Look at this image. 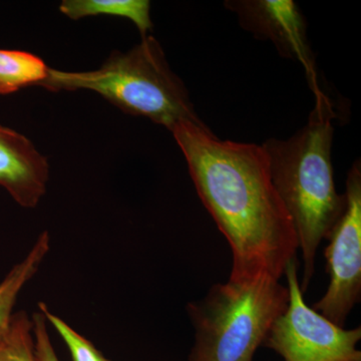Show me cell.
Masks as SVG:
<instances>
[{
    "instance_id": "cell-11",
    "label": "cell",
    "mask_w": 361,
    "mask_h": 361,
    "mask_svg": "<svg viewBox=\"0 0 361 361\" xmlns=\"http://www.w3.org/2000/svg\"><path fill=\"white\" fill-rule=\"evenodd\" d=\"M49 70L42 59L30 52L0 49V94L42 85Z\"/></svg>"
},
{
    "instance_id": "cell-2",
    "label": "cell",
    "mask_w": 361,
    "mask_h": 361,
    "mask_svg": "<svg viewBox=\"0 0 361 361\" xmlns=\"http://www.w3.org/2000/svg\"><path fill=\"white\" fill-rule=\"evenodd\" d=\"M305 126L287 140L271 139L262 145L273 185L290 216L298 250L302 254L303 293L315 270L322 240L345 209V195L337 193L331 161L334 113L331 102L320 90Z\"/></svg>"
},
{
    "instance_id": "cell-13",
    "label": "cell",
    "mask_w": 361,
    "mask_h": 361,
    "mask_svg": "<svg viewBox=\"0 0 361 361\" xmlns=\"http://www.w3.org/2000/svg\"><path fill=\"white\" fill-rule=\"evenodd\" d=\"M39 307L47 318V322L51 323L65 341L73 361H111L104 357L103 353L92 344V342L87 341L85 337L71 329L61 317L51 313L44 303L40 302Z\"/></svg>"
},
{
    "instance_id": "cell-6",
    "label": "cell",
    "mask_w": 361,
    "mask_h": 361,
    "mask_svg": "<svg viewBox=\"0 0 361 361\" xmlns=\"http://www.w3.org/2000/svg\"><path fill=\"white\" fill-rule=\"evenodd\" d=\"M346 205L332 228L324 250L329 284L313 310L344 327L361 297V169L356 161L348 172Z\"/></svg>"
},
{
    "instance_id": "cell-8",
    "label": "cell",
    "mask_w": 361,
    "mask_h": 361,
    "mask_svg": "<svg viewBox=\"0 0 361 361\" xmlns=\"http://www.w3.org/2000/svg\"><path fill=\"white\" fill-rule=\"evenodd\" d=\"M47 158L25 135L0 125V186L25 208H35L49 180Z\"/></svg>"
},
{
    "instance_id": "cell-12",
    "label": "cell",
    "mask_w": 361,
    "mask_h": 361,
    "mask_svg": "<svg viewBox=\"0 0 361 361\" xmlns=\"http://www.w3.org/2000/svg\"><path fill=\"white\" fill-rule=\"evenodd\" d=\"M0 361H37L32 322L25 311L16 313L0 337Z\"/></svg>"
},
{
    "instance_id": "cell-7",
    "label": "cell",
    "mask_w": 361,
    "mask_h": 361,
    "mask_svg": "<svg viewBox=\"0 0 361 361\" xmlns=\"http://www.w3.org/2000/svg\"><path fill=\"white\" fill-rule=\"evenodd\" d=\"M237 13L245 30L272 40L280 54L300 61L313 92L319 90L300 11L291 0H246L226 4Z\"/></svg>"
},
{
    "instance_id": "cell-1",
    "label": "cell",
    "mask_w": 361,
    "mask_h": 361,
    "mask_svg": "<svg viewBox=\"0 0 361 361\" xmlns=\"http://www.w3.org/2000/svg\"><path fill=\"white\" fill-rule=\"evenodd\" d=\"M172 134L202 203L231 249L230 275L265 272L281 279L297 259L298 242L263 147L221 141L204 123H180Z\"/></svg>"
},
{
    "instance_id": "cell-14",
    "label": "cell",
    "mask_w": 361,
    "mask_h": 361,
    "mask_svg": "<svg viewBox=\"0 0 361 361\" xmlns=\"http://www.w3.org/2000/svg\"><path fill=\"white\" fill-rule=\"evenodd\" d=\"M32 332L37 361H59L47 327V318L42 311L32 316Z\"/></svg>"
},
{
    "instance_id": "cell-3",
    "label": "cell",
    "mask_w": 361,
    "mask_h": 361,
    "mask_svg": "<svg viewBox=\"0 0 361 361\" xmlns=\"http://www.w3.org/2000/svg\"><path fill=\"white\" fill-rule=\"evenodd\" d=\"M40 87L51 92L92 90L125 113L148 118L171 132L180 123H203L158 40L149 35L129 51L111 52L99 70L49 68Z\"/></svg>"
},
{
    "instance_id": "cell-5",
    "label": "cell",
    "mask_w": 361,
    "mask_h": 361,
    "mask_svg": "<svg viewBox=\"0 0 361 361\" xmlns=\"http://www.w3.org/2000/svg\"><path fill=\"white\" fill-rule=\"evenodd\" d=\"M297 259L285 269L288 305L277 318L264 345L285 361H361V327L346 329L330 322L304 300Z\"/></svg>"
},
{
    "instance_id": "cell-4",
    "label": "cell",
    "mask_w": 361,
    "mask_h": 361,
    "mask_svg": "<svg viewBox=\"0 0 361 361\" xmlns=\"http://www.w3.org/2000/svg\"><path fill=\"white\" fill-rule=\"evenodd\" d=\"M289 291L265 272L230 275L188 304L195 330L190 361H253L288 305Z\"/></svg>"
},
{
    "instance_id": "cell-9",
    "label": "cell",
    "mask_w": 361,
    "mask_h": 361,
    "mask_svg": "<svg viewBox=\"0 0 361 361\" xmlns=\"http://www.w3.org/2000/svg\"><path fill=\"white\" fill-rule=\"evenodd\" d=\"M151 4L147 0H65L59 11L71 20L85 16H111L129 18L137 26L142 39L152 30Z\"/></svg>"
},
{
    "instance_id": "cell-10",
    "label": "cell",
    "mask_w": 361,
    "mask_h": 361,
    "mask_svg": "<svg viewBox=\"0 0 361 361\" xmlns=\"http://www.w3.org/2000/svg\"><path fill=\"white\" fill-rule=\"evenodd\" d=\"M49 250V235L45 231L40 234L27 256L14 266L6 279L0 283V337L6 334L11 324L18 294L35 276Z\"/></svg>"
}]
</instances>
